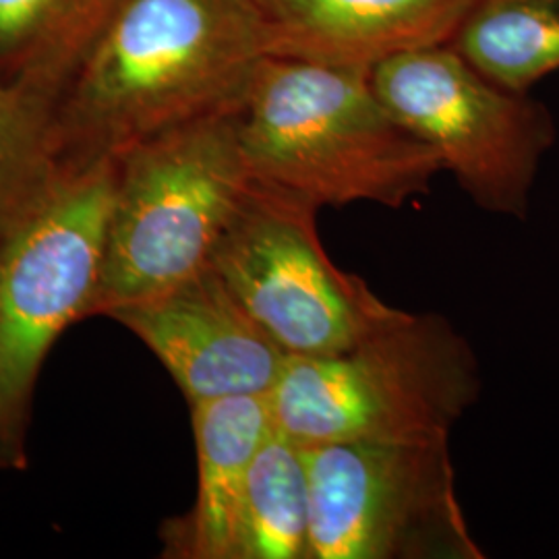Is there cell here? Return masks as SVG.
Returning <instances> with one entry per match:
<instances>
[{
  "label": "cell",
  "mask_w": 559,
  "mask_h": 559,
  "mask_svg": "<svg viewBox=\"0 0 559 559\" xmlns=\"http://www.w3.org/2000/svg\"><path fill=\"white\" fill-rule=\"evenodd\" d=\"M158 357L189 406L267 396L288 360L210 263L150 299L108 316Z\"/></svg>",
  "instance_id": "9c48e42d"
},
{
  "label": "cell",
  "mask_w": 559,
  "mask_h": 559,
  "mask_svg": "<svg viewBox=\"0 0 559 559\" xmlns=\"http://www.w3.org/2000/svg\"><path fill=\"white\" fill-rule=\"evenodd\" d=\"M117 193V162L69 170L0 242V468L27 466L25 440L44 359L90 320Z\"/></svg>",
  "instance_id": "5b68a950"
},
{
  "label": "cell",
  "mask_w": 559,
  "mask_h": 559,
  "mask_svg": "<svg viewBox=\"0 0 559 559\" xmlns=\"http://www.w3.org/2000/svg\"><path fill=\"white\" fill-rule=\"evenodd\" d=\"M313 559H483L450 438L302 445Z\"/></svg>",
  "instance_id": "52a82bcc"
},
{
  "label": "cell",
  "mask_w": 559,
  "mask_h": 559,
  "mask_svg": "<svg viewBox=\"0 0 559 559\" xmlns=\"http://www.w3.org/2000/svg\"><path fill=\"white\" fill-rule=\"evenodd\" d=\"M237 559H313L305 448L276 427L249 466Z\"/></svg>",
  "instance_id": "7c38bea8"
},
{
  "label": "cell",
  "mask_w": 559,
  "mask_h": 559,
  "mask_svg": "<svg viewBox=\"0 0 559 559\" xmlns=\"http://www.w3.org/2000/svg\"><path fill=\"white\" fill-rule=\"evenodd\" d=\"M477 359L440 316L404 318L325 357H288L267 394L274 427L300 445L450 438L479 396Z\"/></svg>",
  "instance_id": "3957f363"
},
{
  "label": "cell",
  "mask_w": 559,
  "mask_h": 559,
  "mask_svg": "<svg viewBox=\"0 0 559 559\" xmlns=\"http://www.w3.org/2000/svg\"><path fill=\"white\" fill-rule=\"evenodd\" d=\"M320 207L251 180L212 265L288 357H325L404 318L323 249Z\"/></svg>",
  "instance_id": "8992f818"
},
{
  "label": "cell",
  "mask_w": 559,
  "mask_h": 559,
  "mask_svg": "<svg viewBox=\"0 0 559 559\" xmlns=\"http://www.w3.org/2000/svg\"><path fill=\"white\" fill-rule=\"evenodd\" d=\"M270 55L373 71L383 60L448 44L475 0H249Z\"/></svg>",
  "instance_id": "30bf717a"
},
{
  "label": "cell",
  "mask_w": 559,
  "mask_h": 559,
  "mask_svg": "<svg viewBox=\"0 0 559 559\" xmlns=\"http://www.w3.org/2000/svg\"><path fill=\"white\" fill-rule=\"evenodd\" d=\"M450 44L487 80L528 92L559 71V0H475Z\"/></svg>",
  "instance_id": "5bb4252c"
},
{
  "label": "cell",
  "mask_w": 559,
  "mask_h": 559,
  "mask_svg": "<svg viewBox=\"0 0 559 559\" xmlns=\"http://www.w3.org/2000/svg\"><path fill=\"white\" fill-rule=\"evenodd\" d=\"M239 117L182 124L115 160L117 193L90 318H108L212 263L253 180L240 145Z\"/></svg>",
  "instance_id": "277c9868"
},
{
  "label": "cell",
  "mask_w": 559,
  "mask_h": 559,
  "mask_svg": "<svg viewBox=\"0 0 559 559\" xmlns=\"http://www.w3.org/2000/svg\"><path fill=\"white\" fill-rule=\"evenodd\" d=\"M59 96L0 80V242L27 221L69 173L60 154Z\"/></svg>",
  "instance_id": "4fadbf2b"
},
{
  "label": "cell",
  "mask_w": 559,
  "mask_h": 559,
  "mask_svg": "<svg viewBox=\"0 0 559 559\" xmlns=\"http://www.w3.org/2000/svg\"><path fill=\"white\" fill-rule=\"evenodd\" d=\"M198 496L162 524V556L237 559L240 506L249 466L274 427L267 396L210 400L191 406Z\"/></svg>",
  "instance_id": "8fae6325"
},
{
  "label": "cell",
  "mask_w": 559,
  "mask_h": 559,
  "mask_svg": "<svg viewBox=\"0 0 559 559\" xmlns=\"http://www.w3.org/2000/svg\"><path fill=\"white\" fill-rule=\"evenodd\" d=\"M272 57L249 0H115L60 94L67 170L141 141L237 115Z\"/></svg>",
  "instance_id": "6da1fadb"
},
{
  "label": "cell",
  "mask_w": 559,
  "mask_h": 559,
  "mask_svg": "<svg viewBox=\"0 0 559 559\" xmlns=\"http://www.w3.org/2000/svg\"><path fill=\"white\" fill-rule=\"evenodd\" d=\"M115 0H0V80L59 96Z\"/></svg>",
  "instance_id": "9a60e30c"
},
{
  "label": "cell",
  "mask_w": 559,
  "mask_h": 559,
  "mask_svg": "<svg viewBox=\"0 0 559 559\" xmlns=\"http://www.w3.org/2000/svg\"><path fill=\"white\" fill-rule=\"evenodd\" d=\"M371 81L471 200L493 214L524 216L540 160L556 140L540 102L487 80L450 41L383 60Z\"/></svg>",
  "instance_id": "ba28073f"
},
{
  "label": "cell",
  "mask_w": 559,
  "mask_h": 559,
  "mask_svg": "<svg viewBox=\"0 0 559 559\" xmlns=\"http://www.w3.org/2000/svg\"><path fill=\"white\" fill-rule=\"evenodd\" d=\"M239 135L253 179L320 210H400L427 195L443 170L360 69L267 57L240 110Z\"/></svg>",
  "instance_id": "7a4b0ae2"
}]
</instances>
